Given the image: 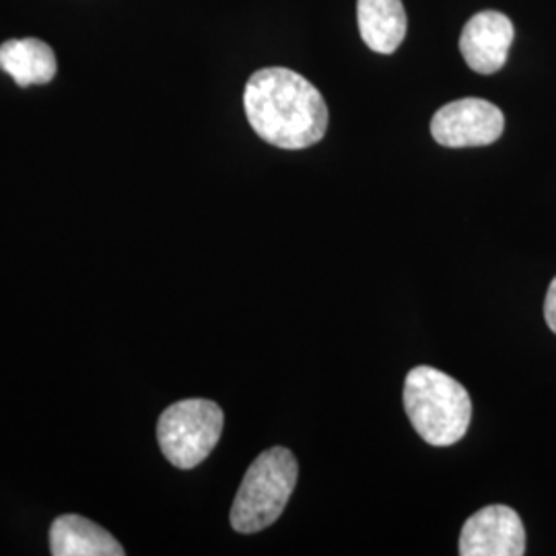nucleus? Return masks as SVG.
Returning a JSON list of instances; mask_svg holds the SVG:
<instances>
[{
  "label": "nucleus",
  "mask_w": 556,
  "mask_h": 556,
  "mask_svg": "<svg viewBox=\"0 0 556 556\" xmlns=\"http://www.w3.org/2000/svg\"><path fill=\"white\" fill-rule=\"evenodd\" d=\"M243 108L260 139L285 151L307 149L328 130V105L318 89L295 71L270 66L254 73Z\"/></svg>",
  "instance_id": "1"
},
{
  "label": "nucleus",
  "mask_w": 556,
  "mask_h": 556,
  "mask_svg": "<svg viewBox=\"0 0 556 556\" xmlns=\"http://www.w3.org/2000/svg\"><path fill=\"white\" fill-rule=\"evenodd\" d=\"M404 408L415 431L433 447H450L466 435L472 402L466 388L435 367H415L404 381Z\"/></svg>",
  "instance_id": "2"
},
{
  "label": "nucleus",
  "mask_w": 556,
  "mask_h": 556,
  "mask_svg": "<svg viewBox=\"0 0 556 556\" xmlns=\"http://www.w3.org/2000/svg\"><path fill=\"white\" fill-rule=\"evenodd\" d=\"M298 478V459L287 447L262 452L248 468L233 501V530L256 534L273 526L293 495Z\"/></svg>",
  "instance_id": "3"
},
{
  "label": "nucleus",
  "mask_w": 556,
  "mask_h": 556,
  "mask_svg": "<svg viewBox=\"0 0 556 556\" xmlns=\"http://www.w3.org/2000/svg\"><path fill=\"white\" fill-rule=\"evenodd\" d=\"M223 422L219 404L202 397L179 400L163 410L157 422L163 456L181 470L197 468L219 443Z\"/></svg>",
  "instance_id": "4"
},
{
  "label": "nucleus",
  "mask_w": 556,
  "mask_h": 556,
  "mask_svg": "<svg viewBox=\"0 0 556 556\" xmlns=\"http://www.w3.org/2000/svg\"><path fill=\"white\" fill-rule=\"evenodd\" d=\"M505 116L495 103L478 98L452 101L431 119V135L450 149L486 147L501 139Z\"/></svg>",
  "instance_id": "5"
},
{
  "label": "nucleus",
  "mask_w": 556,
  "mask_h": 556,
  "mask_svg": "<svg viewBox=\"0 0 556 556\" xmlns=\"http://www.w3.org/2000/svg\"><path fill=\"white\" fill-rule=\"evenodd\" d=\"M523 553V523L507 505H489L470 517L462 528V556H521Z\"/></svg>",
  "instance_id": "6"
},
{
  "label": "nucleus",
  "mask_w": 556,
  "mask_h": 556,
  "mask_svg": "<svg viewBox=\"0 0 556 556\" xmlns=\"http://www.w3.org/2000/svg\"><path fill=\"white\" fill-rule=\"evenodd\" d=\"M516 38L514 23L498 11H482L462 29L459 52L478 75H493L507 62Z\"/></svg>",
  "instance_id": "7"
},
{
  "label": "nucleus",
  "mask_w": 556,
  "mask_h": 556,
  "mask_svg": "<svg viewBox=\"0 0 556 556\" xmlns=\"http://www.w3.org/2000/svg\"><path fill=\"white\" fill-rule=\"evenodd\" d=\"M50 551L54 556H122L116 538L91 519L60 516L50 528Z\"/></svg>",
  "instance_id": "8"
},
{
  "label": "nucleus",
  "mask_w": 556,
  "mask_h": 556,
  "mask_svg": "<svg viewBox=\"0 0 556 556\" xmlns=\"http://www.w3.org/2000/svg\"><path fill=\"white\" fill-rule=\"evenodd\" d=\"M358 31L378 54H394L406 38V11L402 0H357Z\"/></svg>",
  "instance_id": "9"
},
{
  "label": "nucleus",
  "mask_w": 556,
  "mask_h": 556,
  "mask_svg": "<svg viewBox=\"0 0 556 556\" xmlns=\"http://www.w3.org/2000/svg\"><path fill=\"white\" fill-rule=\"evenodd\" d=\"M0 68L20 87L46 85L56 77L54 50L36 38L9 40L0 46Z\"/></svg>",
  "instance_id": "10"
},
{
  "label": "nucleus",
  "mask_w": 556,
  "mask_h": 556,
  "mask_svg": "<svg viewBox=\"0 0 556 556\" xmlns=\"http://www.w3.org/2000/svg\"><path fill=\"white\" fill-rule=\"evenodd\" d=\"M544 318L548 328L556 334V277L551 287H548V293H546V301H544Z\"/></svg>",
  "instance_id": "11"
}]
</instances>
